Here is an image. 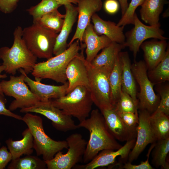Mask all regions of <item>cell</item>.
<instances>
[{"instance_id": "cell-1", "label": "cell", "mask_w": 169, "mask_h": 169, "mask_svg": "<svg viewBox=\"0 0 169 169\" xmlns=\"http://www.w3.org/2000/svg\"><path fill=\"white\" fill-rule=\"evenodd\" d=\"M78 126L79 128L83 127L87 130L90 135L83 158L85 164L103 150H116L122 146L108 131L104 116L98 109L92 110L90 117L80 122Z\"/></svg>"}, {"instance_id": "cell-2", "label": "cell", "mask_w": 169, "mask_h": 169, "mask_svg": "<svg viewBox=\"0 0 169 169\" xmlns=\"http://www.w3.org/2000/svg\"><path fill=\"white\" fill-rule=\"evenodd\" d=\"M23 29L17 26L13 33L14 40L11 48H0V59L5 66L6 73L14 75L20 69L28 74L31 73L37 63V58L28 49L22 38Z\"/></svg>"}, {"instance_id": "cell-3", "label": "cell", "mask_w": 169, "mask_h": 169, "mask_svg": "<svg viewBox=\"0 0 169 169\" xmlns=\"http://www.w3.org/2000/svg\"><path fill=\"white\" fill-rule=\"evenodd\" d=\"M80 43L76 39L63 52L47 59L45 61L36 63L32 72L35 81L41 82L49 79L64 84L67 81L66 69L70 61L79 54Z\"/></svg>"}, {"instance_id": "cell-4", "label": "cell", "mask_w": 169, "mask_h": 169, "mask_svg": "<svg viewBox=\"0 0 169 169\" xmlns=\"http://www.w3.org/2000/svg\"><path fill=\"white\" fill-rule=\"evenodd\" d=\"M22 120L27 125L33 138V148L37 156L42 155L43 160L49 161L58 152L68 149L66 140H54L45 133L42 118L30 113H26Z\"/></svg>"}, {"instance_id": "cell-5", "label": "cell", "mask_w": 169, "mask_h": 169, "mask_svg": "<svg viewBox=\"0 0 169 169\" xmlns=\"http://www.w3.org/2000/svg\"><path fill=\"white\" fill-rule=\"evenodd\" d=\"M50 101L64 114L75 117L80 122L89 117L93 104L90 90L82 85L76 87L64 96Z\"/></svg>"}, {"instance_id": "cell-6", "label": "cell", "mask_w": 169, "mask_h": 169, "mask_svg": "<svg viewBox=\"0 0 169 169\" xmlns=\"http://www.w3.org/2000/svg\"><path fill=\"white\" fill-rule=\"evenodd\" d=\"M58 34L37 23L23 29L22 38L30 51L37 58L53 57Z\"/></svg>"}, {"instance_id": "cell-7", "label": "cell", "mask_w": 169, "mask_h": 169, "mask_svg": "<svg viewBox=\"0 0 169 169\" xmlns=\"http://www.w3.org/2000/svg\"><path fill=\"white\" fill-rule=\"evenodd\" d=\"M91 97L100 110L114 108L111 101L109 75L112 68H95L85 60Z\"/></svg>"}, {"instance_id": "cell-8", "label": "cell", "mask_w": 169, "mask_h": 169, "mask_svg": "<svg viewBox=\"0 0 169 169\" xmlns=\"http://www.w3.org/2000/svg\"><path fill=\"white\" fill-rule=\"evenodd\" d=\"M19 70L21 73L20 75H10L9 80H3L1 82L4 94L15 99L8 107L11 111L18 108L31 106L40 101L39 98L29 89L25 84L24 79L26 74L23 69H20Z\"/></svg>"}, {"instance_id": "cell-9", "label": "cell", "mask_w": 169, "mask_h": 169, "mask_svg": "<svg viewBox=\"0 0 169 169\" xmlns=\"http://www.w3.org/2000/svg\"><path fill=\"white\" fill-rule=\"evenodd\" d=\"M131 70L140 89L139 92L137 94L138 109L146 110L151 115L156 110L160 98L154 90L153 86L155 84L148 77L146 64L142 60L135 61L131 64Z\"/></svg>"}, {"instance_id": "cell-10", "label": "cell", "mask_w": 169, "mask_h": 169, "mask_svg": "<svg viewBox=\"0 0 169 169\" xmlns=\"http://www.w3.org/2000/svg\"><path fill=\"white\" fill-rule=\"evenodd\" d=\"M68 150L64 154L59 151L53 158L45 161L48 169H71L83 158L87 142L81 134H72L66 140Z\"/></svg>"}, {"instance_id": "cell-11", "label": "cell", "mask_w": 169, "mask_h": 169, "mask_svg": "<svg viewBox=\"0 0 169 169\" xmlns=\"http://www.w3.org/2000/svg\"><path fill=\"white\" fill-rule=\"evenodd\" d=\"M134 26L125 34V39L123 44L125 47H128L133 53L135 59L141 45L144 41L150 38L159 40H167L163 36L164 31L160 28L161 24L155 26H147L142 23L136 13L134 16Z\"/></svg>"}, {"instance_id": "cell-12", "label": "cell", "mask_w": 169, "mask_h": 169, "mask_svg": "<svg viewBox=\"0 0 169 169\" xmlns=\"http://www.w3.org/2000/svg\"><path fill=\"white\" fill-rule=\"evenodd\" d=\"M20 112L42 115L51 120L52 126L60 131L66 132L79 128L71 116L64 114L61 110L54 106L50 100L48 101H39L31 106L21 109Z\"/></svg>"}, {"instance_id": "cell-13", "label": "cell", "mask_w": 169, "mask_h": 169, "mask_svg": "<svg viewBox=\"0 0 169 169\" xmlns=\"http://www.w3.org/2000/svg\"><path fill=\"white\" fill-rule=\"evenodd\" d=\"M138 113L139 121L136 142L128 158V161L131 163L138 158L148 145L155 143L157 140L150 125L151 114L146 110H139Z\"/></svg>"}, {"instance_id": "cell-14", "label": "cell", "mask_w": 169, "mask_h": 169, "mask_svg": "<svg viewBox=\"0 0 169 169\" xmlns=\"http://www.w3.org/2000/svg\"><path fill=\"white\" fill-rule=\"evenodd\" d=\"M81 52L74 57L68 64L66 75L69 83L66 94L78 86H83L89 89V82L85 59L83 52L84 44L80 45Z\"/></svg>"}, {"instance_id": "cell-15", "label": "cell", "mask_w": 169, "mask_h": 169, "mask_svg": "<svg viewBox=\"0 0 169 169\" xmlns=\"http://www.w3.org/2000/svg\"><path fill=\"white\" fill-rule=\"evenodd\" d=\"M100 111L108 131L116 140L123 142L136 138L137 128L127 126L113 108L105 109Z\"/></svg>"}, {"instance_id": "cell-16", "label": "cell", "mask_w": 169, "mask_h": 169, "mask_svg": "<svg viewBox=\"0 0 169 169\" xmlns=\"http://www.w3.org/2000/svg\"><path fill=\"white\" fill-rule=\"evenodd\" d=\"M77 7L78 12V20L75 32L68 44V47L75 40L79 39L80 44H82L84 32L90 23L94 14L99 11L102 7L101 0H79Z\"/></svg>"}, {"instance_id": "cell-17", "label": "cell", "mask_w": 169, "mask_h": 169, "mask_svg": "<svg viewBox=\"0 0 169 169\" xmlns=\"http://www.w3.org/2000/svg\"><path fill=\"white\" fill-rule=\"evenodd\" d=\"M136 139L126 141L125 144L118 150H103L89 162L84 165L79 166L76 168L80 169H94L107 166L115 163L116 157L119 156L125 161L128 159L129 154L135 145Z\"/></svg>"}, {"instance_id": "cell-18", "label": "cell", "mask_w": 169, "mask_h": 169, "mask_svg": "<svg viewBox=\"0 0 169 169\" xmlns=\"http://www.w3.org/2000/svg\"><path fill=\"white\" fill-rule=\"evenodd\" d=\"M64 6L66 10L65 17L54 48L53 53L55 56L61 54L68 48L67 40L78 15L77 7L72 3L67 4Z\"/></svg>"}, {"instance_id": "cell-19", "label": "cell", "mask_w": 169, "mask_h": 169, "mask_svg": "<svg viewBox=\"0 0 169 169\" xmlns=\"http://www.w3.org/2000/svg\"><path fill=\"white\" fill-rule=\"evenodd\" d=\"M26 74L24 81L31 91L38 96L42 101H48L65 95L69 86L68 82L59 86L46 84L34 81Z\"/></svg>"}, {"instance_id": "cell-20", "label": "cell", "mask_w": 169, "mask_h": 169, "mask_svg": "<svg viewBox=\"0 0 169 169\" xmlns=\"http://www.w3.org/2000/svg\"><path fill=\"white\" fill-rule=\"evenodd\" d=\"M86 49L85 60L90 63L101 49L108 46L112 41L104 35H98L94 31L93 25L89 23L85 28L82 37Z\"/></svg>"}, {"instance_id": "cell-21", "label": "cell", "mask_w": 169, "mask_h": 169, "mask_svg": "<svg viewBox=\"0 0 169 169\" xmlns=\"http://www.w3.org/2000/svg\"><path fill=\"white\" fill-rule=\"evenodd\" d=\"M91 19L94 30L98 35H105L112 42L124 44L125 39L123 33L125 27L119 26L114 22L104 20L96 13L93 15Z\"/></svg>"}, {"instance_id": "cell-22", "label": "cell", "mask_w": 169, "mask_h": 169, "mask_svg": "<svg viewBox=\"0 0 169 169\" xmlns=\"http://www.w3.org/2000/svg\"><path fill=\"white\" fill-rule=\"evenodd\" d=\"M168 46L166 40H152L143 42L141 45L143 51L147 69L155 67L164 58Z\"/></svg>"}, {"instance_id": "cell-23", "label": "cell", "mask_w": 169, "mask_h": 169, "mask_svg": "<svg viewBox=\"0 0 169 169\" xmlns=\"http://www.w3.org/2000/svg\"><path fill=\"white\" fill-rule=\"evenodd\" d=\"M120 55L122 63V90L131 97L138 106L136 81L131 71V64L128 53L127 51L120 52Z\"/></svg>"}, {"instance_id": "cell-24", "label": "cell", "mask_w": 169, "mask_h": 169, "mask_svg": "<svg viewBox=\"0 0 169 169\" xmlns=\"http://www.w3.org/2000/svg\"><path fill=\"white\" fill-rule=\"evenodd\" d=\"M168 3L167 0H143L140 10L141 20L150 26L160 24V16Z\"/></svg>"}, {"instance_id": "cell-25", "label": "cell", "mask_w": 169, "mask_h": 169, "mask_svg": "<svg viewBox=\"0 0 169 169\" xmlns=\"http://www.w3.org/2000/svg\"><path fill=\"white\" fill-rule=\"evenodd\" d=\"M23 138L14 141L10 138L5 142L12 156V160L20 157L23 155H31L33 152V138L29 129H25L22 132Z\"/></svg>"}, {"instance_id": "cell-26", "label": "cell", "mask_w": 169, "mask_h": 169, "mask_svg": "<svg viewBox=\"0 0 169 169\" xmlns=\"http://www.w3.org/2000/svg\"><path fill=\"white\" fill-rule=\"evenodd\" d=\"M124 48L123 44L112 42L103 49L101 52L97 54L90 63L95 68L107 67L113 68L119 53Z\"/></svg>"}, {"instance_id": "cell-27", "label": "cell", "mask_w": 169, "mask_h": 169, "mask_svg": "<svg viewBox=\"0 0 169 169\" xmlns=\"http://www.w3.org/2000/svg\"><path fill=\"white\" fill-rule=\"evenodd\" d=\"M122 63L120 53L109 77L111 89V101L114 108L118 100L122 91Z\"/></svg>"}, {"instance_id": "cell-28", "label": "cell", "mask_w": 169, "mask_h": 169, "mask_svg": "<svg viewBox=\"0 0 169 169\" xmlns=\"http://www.w3.org/2000/svg\"><path fill=\"white\" fill-rule=\"evenodd\" d=\"M149 120L152 130L157 140L169 137V115L156 110L150 115Z\"/></svg>"}, {"instance_id": "cell-29", "label": "cell", "mask_w": 169, "mask_h": 169, "mask_svg": "<svg viewBox=\"0 0 169 169\" xmlns=\"http://www.w3.org/2000/svg\"><path fill=\"white\" fill-rule=\"evenodd\" d=\"M152 164L156 168L169 169L166 158L169 152V137L157 140L151 151Z\"/></svg>"}, {"instance_id": "cell-30", "label": "cell", "mask_w": 169, "mask_h": 169, "mask_svg": "<svg viewBox=\"0 0 169 169\" xmlns=\"http://www.w3.org/2000/svg\"><path fill=\"white\" fill-rule=\"evenodd\" d=\"M147 75L151 81L155 84L169 80V47H167L165 54L159 63L153 69L149 70Z\"/></svg>"}, {"instance_id": "cell-31", "label": "cell", "mask_w": 169, "mask_h": 169, "mask_svg": "<svg viewBox=\"0 0 169 169\" xmlns=\"http://www.w3.org/2000/svg\"><path fill=\"white\" fill-rule=\"evenodd\" d=\"M46 168L44 160L31 155L12 160L7 167L8 169H45Z\"/></svg>"}, {"instance_id": "cell-32", "label": "cell", "mask_w": 169, "mask_h": 169, "mask_svg": "<svg viewBox=\"0 0 169 169\" xmlns=\"http://www.w3.org/2000/svg\"><path fill=\"white\" fill-rule=\"evenodd\" d=\"M65 17V14H61L57 9L44 15L33 23H37L58 33L61 29Z\"/></svg>"}, {"instance_id": "cell-33", "label": "cell", "mask_w": 169, "mask_h": 169, "mask_svg": "<svg viewBox=\"0 0 169 169\" xmlns=\"http://www.w3.org/2000/svg\"><path fill=\"white\" fill-rule=\"evenodd\" d=\"M61 6L55 0H42L38 4L31 7L26 11L33 17V22H34L44 15L58 9Z\"/></svg>"}, {"instance_id": "cell-34", "label": "cell", "mask_w": 169, "mask_h": 169, "mask_svg": "<svg viewBox=\"0 0 169 169\" xmlns=\"http://www.w3.org/2000/svg\"><path fill=\"white\" fill-rule=\"evenodd\" d=\"M113 109L117 112H138L137 105L132 98L122 90L118 100Z\"/></svg>"}, {"instance_id": "cell-35", "label": "cell", "mask_w": 169, "mask_h": 169, "mask_svg": "<svg viewBox=\"0 0 169 169\" xmlns=\"http://www.w3.org/2000/svg\"><path fill=\"white\" fill-rule=\"evenodd\" d=\"M143 0H131L128 4L127 9L124 13L122 16L117 25L119 26L125 27V25L134 24V16L135 11L137 8L141 6Z\"/></svg>"}, {"instance_id": "cell-36", "label": "cell", "mask_w": 169, "mask_h": 169, "mask_svg": "<svg viewBox=\"0 0 169 169\" xmlns=\"http://www.w3.org/2000/svg\"><path fill=\"white\" fill-rule=\"evenodd\" d=\"M160 97L159 105L156 111L164 113L169 115V86L166 85L158 89Z\"/></svg>"}, {"instance_id": "cell-37", "label": "cell", "mask_w": 169, "mask_h": 169, "mask_svg": "<svg viewBox=\"0 0 169 169\" xmlns=\"http://www.w3.org/2000/svg\"><path fill=\"white\" fill-rule=\"evenodd\" d=\"M117 113L127 126L133 128H137L139 121L138 112H128Z\"/></svg>"}, {"instance_id": "cell-38", "label": "cell", "mask_w": 169, "mask_h": 169, "mask_svg": "<svg viewBox=\"0 0 169 169\" xmlns=\"http://www.w3.org/2000/svg\"><path fill=\"white\" fill-rule=\"evenodd\" d=\"M155 142L151 144L147 152L146 156L147 160L144 161H141V164L138 165H133L131 162L128 161L125 162L122 167L123 168L125 169H153L154 168L151 165L149 161V157L152 149L154 148Z\"/></svg>"}, {"instance_id": "cell-39", "label": "cell", "mask_w": 169, "mask_h": 169, "mask_svg": "<svg viewBox=\"0 0 169 169\" xmlns=\"http://www.w3.org/2000/svg\"><path fill=\"white\" fill-rule=\"evenodd\" d=\"M20 0H0V11L5 14H9L16 8Z\"/></svg>"}, {"instance_id": "cell-40", "label": "cell", "mask_w": 169, "mask_h": 169, "mask_svg": "<svg viewBox=\"0 0 169 169\" xmlns=\"http://www.w3.org/2000/svg\"><path fill=\"white\" fill-rule=\"evenodd\" d=\"M7 102V100L4 95H3L0 93V115L9 116L19 120H22V117L13 113L8 109L6 108L5 104Z\"/></svg>"}, {"instance_id": "cell-41", "label": "cell", "mask_w": 169, "mask_h": 169, "mask_svg": "<svg viewBox=\"0 0 169 169\" xmlns=\"http://www.w3.org/2000/svg\"><path fill=\"white\" fill-rule=\"evenodd\" d=\"M12 160V155L6 146L0 148V169H4Z\"/></svg>"}, {"instance_id": "cell-42", "label": "cell", "mask_w": 169, "mask_h": 169, "mask_svg": "<svg viewBox=\"0 0 169 169\" xmlns=\"http://www.w3.org/2000/svg\"><path fill=\"white\" fill-rule=\"evenodd\" d=\"M104 7L107 13L114 14L118 11L119 4L116 0H106L104 3Z\"/></svg>"}, {"instance_id": "cell-43", "label": "cell", "mask_w": 169, "mask_h": 169, "mask_svg": "<svg viewBox=\"0 0 169 169\" xmlns=\"http://www.w3.org/2000/svg\"><path fill=\"white\" fill-rule=\"evenodd\" d=\"M120 3L122 16L123 15L126 11L128 8V0H118Z\"/></svg>"}, {"instance_id": "cell-44", "label": "cell", "mask_w": 169, "mask_h": 169, "mask_svg": "<svg viewBox=\"0 0 169 169\" xmlns=\"http://www.w3.org/2000/svg\"><path fill=\"white\" fill-rule=\"evenodd\" d=\"M61 5L69 3L77 4L79 0H55Z\"/></svg>"}, {"instance_id": "cell-45", "label": "cell", "mask_w": 169, "mask_h": 169, "mask_svg": "<svg viewBox=\"0 0 169 169\" xmlns=\"http://www.w3.org/2000/svg\"><path fill=\"white\" fill-rule=\"evenodd\" d=\"M5 69V66L2 64L0 65V79H1L5 78L7 77V76L6 74H1L2 72L4 71ZM0 93L2 95H4V94L3 93L1 85V82H0Z\"/></svg>"}, {"instance_id": "cell-46", "label": "cell", "mask_w": 169, "mask_h": 169, "mask_svg": "<svg viewBox=\"0 0 169 169\" xmlns=\"http://www.w3.org/2000/svg\"><path fill=\"white\" fill-rule=\"evenodd\" d=\"M1 142H0V146H1Z\"/></svg>"}]
</instances>
